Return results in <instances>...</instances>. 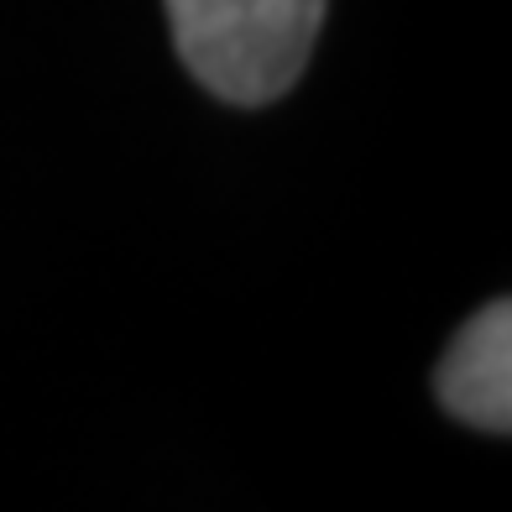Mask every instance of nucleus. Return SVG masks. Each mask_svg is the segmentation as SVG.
Listing matches in <instances>:
<instances>
[{
	"label": "nucleus",
	"instance_id": "2",
	"mask_svg": "<svg viewBox=\"0 0 512 512\" xmlns=\"http://www.w3.org/2000/svg\"><path fill=\"white\" fill-rule=\"evenodd\" d=\"M439 398L471 429L507 434L512 429V309L497 298L481 309L450 345L439 366Z\"/></svg>",
	"mask_w": 512,
	"mask_h": 512
},
{
	"label": "nucleus",
	"instance_id": "1",
	"mask_svg": "<svg viewBox=\"0 0 512 512\" xmlns=\"http://www.w3.org/2000/svg\"><path fill=\"white\" fill-rule=\"evenodd\" d=\"M189 74L230 105L288 95L314 53L324 0H168Z\"/></svg>",
	"mask_w": 512,
	"mask_h": 512
}]
</instances>
